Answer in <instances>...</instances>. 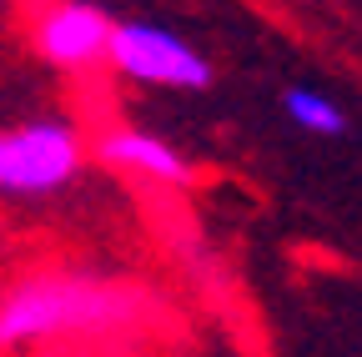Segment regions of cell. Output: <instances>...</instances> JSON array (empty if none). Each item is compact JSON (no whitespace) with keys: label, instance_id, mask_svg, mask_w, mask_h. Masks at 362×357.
Returning a JSON list of instances; mask_svg holds the SVG:
<instances>
[{"label":"cell","instance_id":"1","mask_svg":"<svg viewBox=\"0 0 362 357\" xmlns=\"http://www.w3.org/2000/svg\"><path fill=\"white\" fill-rule=\"evenodd\" d=\"M151 292L96 277V272H30L0 302V342L6 352L61 342V337H121L131 327L151 322Z\"/></svg>","mask_w":362,"mask_h":357},{"label":"cell","instance_id":"2","mask_svg":"<svg viewBox=\"0 0 362 357\" xmlns=\"http://www.w3.org/2000/svg\"><path fill=\"white\" fill-rule=\"evenodd\" d=\"M86 166V136L71 121H25L0 136V187L6 197H51Z\"/></svg>","mask_w":362,"mask_h":357},{"label":"cell","instance_id":"3","mask_svg":"<svg viewBox=\"0 0 362 357\" xmlns=\"http://www.w3.org/2000/svg\"><path fill=\"white\" fill-rule=\"evenodd\" d=\"M111 66L141 86H166V91H206L211 86V61L192 51L181 35L146 25V21H121Z\"/></svg>","mask_w":362,"mask_h":357},{"label":"cell","instance_id":"4","mask_svg":"<svg viewBox=\"0 0 362 357\" xmlns=\"http://www.w3.org/2000/svg\"><path fill=\"white\" fill-rule=\"evenodd\" d=\"M30 46L56 71H96L111 61L116 25L90 0H45L30 21Z\"/></svg>","mask_w":362,"mask_h":357},{"label":"cell","instance_id":"5","mask_svg":"<svg viewBox=\"0 0 362 357\" xmlns=\"http://www.w3.org/2000/svg\"><path fill=\"white\" fill-rule=\"evenodd\" d=\"M96 156H101L111 171L141 176V182H156V187H192V182H197V166H192V156H181L171 141L151 136V131L111 126L106 136L96 141Z\"/></svg>","mask_w":362,"mask_h":357},{"label":"cell","instance_id":"6","mask_svg":"<svg viewBox=\"0 0 362 357\" xmlns=\"http://www.w3.org/2000/svg\"><path fill=\"white\" fill-rule=\"evenodd\" d=\"M282 111L292 126L312 131V136H342L347 131V116L337 101H327L322 91H312V86H292V91L282 96Z\"/></svg>","mask_w":362,"mask_h":357}]
</instances>
